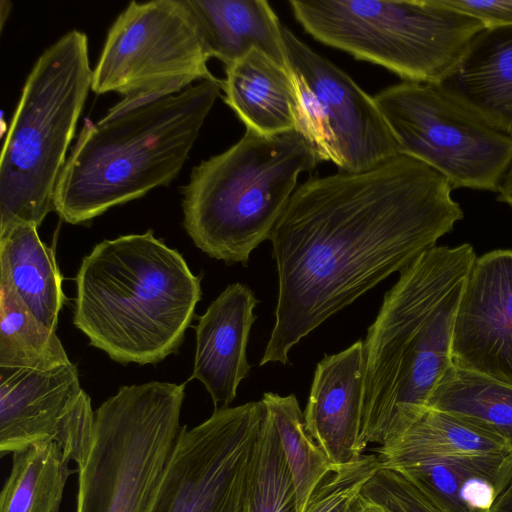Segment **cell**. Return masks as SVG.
I'll list each match as a JSON object with an SVG mask.
<instances>
[{
  "label": "cell",
  "instance_id": "14",
  "mask_svg": "<svg viewBox=\"0 0 512 512\" xmlns=\"http://www.w3.org/2000/svg\"><path fill=\"white\" fill-rule=\"evenodd\" d=\"M453 366L512 386V250L476 257L457 308Z\"/></svg>",
  "mask_w": 512,
  "mask_h": 512
},
{
  "label": "cell",
  "instance_id": "33",
  "mask_svg": "<svg viewBox=\"0 0 512 512\" xmlns=\"http://www.w3.org/2000/svg\"><path fill=\"white\" fill-rule=\"evenodd\" d=\"M491 512H512V479L494 502Z\"/></svg>",
  "mask_w": 512,
  "mask_h": 512
},
{
  "label": "cell",
  "instance_id": "9",
  "mask_svg": "<svg viewBox=\"0 0 512 512\" xmlns=\"http://www.w3.org/2000/svg\"><path fill=\"white\" fill-rule=\"evenodd\" d=\"M373 98L400 154L440 173L452 189L497 193L512 160V137L485 123L437 85L402 81Z\"/></svg>",
  "mask_w": 512,
  "mask_h": 512
},
{
  "label": "cell",
  "instance_id": "16",
  "mask_svg": "<svg viewBox=\"0 0 512 512\" xmlns=\"http://www.w3.org/2000/svg\"><path fill=\"white\" fill-rule=\"evenodd\" d=\"M257 304L248 286L231 284L209 305L195 327L191 379L205 386L215 409L229 407L240 382L250 373L246 349Z\"/></svg>",
  "mask_w": 512,
  "mask_h": 512
},
{
  "label": "cell",
  "instance_id": "15",
  "mask_svg": "<svg viewBox=\"0 0 512 512\" xmlns=\"http://www.w3.org/2000/svg\"><path fill=\"white\" fill-rule=\"evenodd\" d=\"M364 370L362 340L326 355L315 369L303 412L305 425L333 465L364 455L360 445Z\"/></svg>",
  "mask_w": 512,
  "mask_h": 512
},
{
  "label": "cell",
  "instance_id": "21",
  "mask_svg": "<svg viewBox=\"0 0 512 512\" xmlns=\"http://www.w3.org/2000/svg\"><path fill=\"white\" fill-rule=\"evenodd\" d=\"M37 228L17 224L0 233V278L39 321L56 330L65 302L62 277L53 249L41 241Z\"/></svg>",
  "mask_w": 512,
  "mask_h": 512
},
{
  "label": "cell",
  "instance_id": "22",
  "mask_svg": "<svg viewBox=\"0 0 512 512\" xmlns=\"http://www.w3.org/2000/svg\"><path fill=\"white\" fill-rule=\"evenodd\" d=\"M374 451L384 468L451 455L512 453L499 438L433 409Z\"/></svg>",
  "mask_w": 512,
  "mask_h": 512
},
{
  "label": "cell",
  "instance_id": "11",
  "mask_svg": "<svg viewBox=\"0 0 512 512\" xmlns=\"http://www.w3.org/2000/svg\"><path fill=\"white\" fill-rule=\"evenodd\" d=\"M266 415L260 400L184 425L151 512H249Z\"/></svg>",
  "mask_w": 512,
  "mask_h": 512
},
{
  "label": "cell",
  "instance_id": "25",
  "mask_svg": "<svg viewBox=\"0 0 512 512\" xmlns=\"http://www.w3.org/2000/svg\"><path fill=\"white\" fill-rule=\"evenodd\" d=\"M71 362L53 330L0 278V367L49 370Z\"/></svg>",
  "mask_w": 512,
  "mask_h": 512
},
{
  "label": "cell",
  "instance_id": "2",
  "mask_svg": "<svg viewBox=\"0 0 512 512\" xmlns=\"http://www.w3.org/2000/svg\"><path fill=\"white\" fill-rule=\"evenodd\" d=\"M475 259L469 243L435 245L400 271L385 294L363 341V451L391 442L416 422L453 366L455 316Z\"/></svg>",
  "mask_w": 512,
  "mask_h": 512
},
{
  "label": "cell",
  "instance_id": "29",
  "mask_svg": "<svg viewBox=\"0 0 512 512\" xmlns=\"http://www.w3.org/2000/svg\"><path fill=\"white\" fill-rule=\"evenodd\" d=\"M362 494L391 512H440L405 477L389 468L380 467Z\"/></svg>",
  "mask_w": 512,
  "mask_h": 512
},
{
  "label": "cell",
  "instance_id": "5",
  "mask_svg": "<svg viewBox=\"0 0 512 512\" xmlns=\"http://www.w3.org/2000/svg\"><path fill=\"white\" fill-rule=\"evenodd\" d=\"M297 130L263 135L246 129L221 154L202 161L183 187L184 227L204 253L247 265L272 231L303 172L319 163Z\"/></svg>",
  "mask_w": 512,
  "mask_h": 512
},
{
  "label": "cell",
  "instance_id": "13",
  "mask_svg": "<svg viewBox=\"0 0 512 512\" xmlns=\"http://www.w3.org/2000/svg\"><path fill=\"white\" fill-rule=\"evenodd\" d=\"M95 412L72 362L49 369L0 367V453L56 444L79 467L93 440Z\"/></svg>",
  "mask_w": 512,
  "mask_h": 512
},
{
  "label": "cell",
  "instance_id": "1",
  "mask_svg": "<svg viewBox=\"0 0 512 512\" xmlns=\"http://www.w3.org/2000/svg\"><path fill=\"white\" fill-rule=\"evenodd\" d=\"M452 190L402 154L297 187L270 236L278 297L259 365L288 364L302 338L435 246L464 217Z\"/></svg>",
  "mask_w": 512,
  "mask_h": 512
},
{
  "label": "cell",
  "instance_id": "20",
  "mask_svg": "<svg viewBox=\"0 0 512 512\" xmlns=\"http://www.w3.org/2000/svg\"><path fill=\"white\" fill-rule=\"evenodd\" d=\"M205 50L225 67L257 49L286 65L282 24L265 0H185Z\"/></svg>",
  "mask_w": 512,
  "mask_h": 512
},
{
  "label": "cell",
  "instance_id": "7",
  "mask_svg": "<svg viewBox=\"0 0 512 512\" xmlns=\"http://www.w3.org/2000/svg\"><path fill=\"white\" fill-rule=\"evenodd\" d=\"M317 41L392 71L403 81L438 85L484 25L441 0L288 2Z\"/></svg>",
  "mask_w": 512,
  "mask_h": 512
},
{
  "label": "cell",
  "instance_id": "18",
  "mask_svg": "<svg viewBox=\"0 0 512 512\" xmlns=\"http://www.w3.org/2000/svg\"><path fill=\"white\" fill-rule=\"evenodd\" d=\"M497 131L512 137V26L483 28L437 85Z\"/></svg>",
  "mask_w": 512,
  "mask_h": 512
},
{
  "label": "cell",
  "instance_id": "31",
  "mask_svg": "<svg viewBox=\"0 0 512 512\" xmlns=\"http://www.w3.org/2000/svg\"><path fill=\"white\" fill-rule=\"evenodd\" d=\"M496 194L498 201L512 207V160L502 177Z\"/></svg>",
  "mask_w": 512,
  "mask_h": 512
},
{
  "label": "cell",
  "instance_id": "26",
  "mask_svg": "<svg viewBox=\"0 0 512 512\" xmlns=\"http://www.w3.org/2000/svg\"><path fill=\"white\" fill-rule=\"evenodd\" d=\"M261 400L279 435L295 484L296 512H301L309 494L333 464L307 431L295 395L266 392Z\"/></svg>",
  "mask_w": 512,
  "mask_h": 512
},
{
  "label": "cell",
  "instance_id": "23",
  "mask_svg": "<svg viewBox=\"0 0 512 512\" xmlns=\"http://www.w3.org/2000/svg\"><path fill=\"white\" fill-rule=\"evenodd\" d=\"M427 409L499 438L512 452L511 385L452 366L432 392Z\"/></svg>",
  "mask_w": 512,
  "mask_h": 512
},
{
  "label": "cell",
  "instance_id": "8",
  "mask_svg": "<svg viewBox=\"0 0 512 512\" xmlns=\"http://www.w3.org/2000/svg\"><path fill=\"white\" fill-rule=\"evenodd\" d=\"M184 398L185 384L152 381L122 386L99 406L75 512H151L184 427Z\"/></svg>",
  "mask_w": 512,
  "mask_h": 512
},
{
  "label": "cell",
  "instance_id": "17",
  "mask_svg": "<svg viewBox=\"0 0 512 512\" xmlns=\"http://www.w3.org/2000/svg\"><path fill=\"white\" fill-rule=\"evenodd\" d=\"M440 512H491L512 479V453L466 454L397 464Z\"/></svg>",
  "mask_w": 512,
  "mask_h": 512
},
{
  "label": "cell",
  "instance_id": "10",
  "mask_svg": "<svg viewBox=\"0 0 512 512\" xmlns=\"http://www.w3.org/2000/svg\"><path fill=\"white\" fill-rule=\"evenodd\" d=\"M185 0L130 2L108 30L91 90L116 92L124 104L178 93L217 79Z\"/></svg>",
  "mask_w": 512,
  "mask_h": 512
},
{
  "label": "cell",
  "instance_id": "34",
  "mask_svg": "<svg viewBox=\"0 0 512 512\" xmlns=\"http://www.w3.org/2000/svg\"><path fill=\"white\" fill-rule=\"evenodd\" d=\"M10 3L8 4L7 7H4V4L3 2L1 1V28L3 27L4 23H5V18L6 16H8L9 14V11H10Z\"/></svg>",
  "mask_w": 512,
  "mask_h": 512
},
{
  "label": "cell",
  "instance_id": "6",
  "mask_svg": "<svg viewBox=\"0 0 512 512\" xmlns=\"http://www.w3.org/2000/svg\"><path fill=\"white\" fill-rule=\"evenodd\" d=\"M85 33L72 30L45 49L30 71L0 159V233L38 227L54 210L66 153L91 90Z\"/></svg>",
  "mask_w": 512,
  "mask_h": 512
},
{
  "label": "cell",
  "instance_id": "32",
  "mask_svg": "<svg viewBox=\"0 0 512 512\" xmlns=\"http://www.w3.org/2000/svg\"><path fill=\"white\" fill-rule=\"evenodd\" d=\"M347 512H391L383 505L364 496L362 493L354 501Z\"/></svg>",
  "mask_w": 512,
  "mask_h": 512
},
{
  "label": "cell",
  "instance_id": "12",
  "mask_svg": "<svg viewBox=\"0 0 512 512\" xmlns=\"http://www.w3.org/2000/svg\"><path fill=\"white\" fill-rule=\"evenodd\" d=\"M282 40L298 97L297 131L312 144L319 161H330L340 171L362 172L400 154L373 97L285 26Z\"/></svg>",
  "mask_w": 512,
  "mask_h": 512
},
{
  "label": "cell",
  "instance_id": "24",
  "mask_svg": "<svg viewBox=\"0 0 512 512\" xmlns=\"http://www.w3.org/2000/svg\"><path fill=\"white\" fill-rule=\"evenodd\" d=\"M69 462L54 443L13 453L0 494V512H58L71 474Z\"/></svg>",
  "mask_w": 512,
  "mask_h": 512
},
{
  "label": "cell",
  "instance_id": "3",
  "mask_svg": "<svg viewBox=\"0 0 512 512\" xmlns=\"http://www.w3.org/2000/svg\"><path fill=\"white\" fill-rule=\"evenodd\" d=\"M222 80L136 104L114 105L93 122L85 119L59 176L54 210L79 224L108 209L167 186L188 159Z\"/></svg>",
  "mask_w": 512,
  "mask_h": 512
},
{
  "label": "cell",
  "instance_id": "19",
  "mask_svg": "<svg viewBox=\"0 0 512 512\" xmlns=\"http://www.w3.org/2000/svg\"><path fill=\"white\" fill-rule=\"evenodd\" d=\"M225 72L224 101L246 129L263 135L298 129V97L287 66L254 49Z\"/></svg>",
  "mask_w": 512,
  "mask_h": 512
},
{
  "label": "cell",
  "instance_id": "27",
  "mask_svg": "<svg viewBox=\"0 0 512 512\" xmlns=\"http://www.w3.org/2000/svg\"><path fill=\"white\" fill-rule=\"evenodd\" d=\"M249 512H296L294 480L268 412Z\"/></svg>",
  "mask_w": 512,
  "mask_h": 512
},
{
  "label": "cell",
  "instance_id": "30",
  "mask_svg": "<svg viewBox=\"0 0 512 512\" xmlns=\"http://www.w3.org/2000/svg\"><path fill=\"white\" fill-rule=\"evenodd\" d=\"M452 9L478 19L485 28L512 26V0H441Z\"/></svg>",
  "mask_w": 512,
  "mask_h": 512
},
{
  "label": "cell",
  "instance_id": "4",
  "mask_svg": "<svg viewBox=\"0 0 512 512\" xmlns=\"http://www.w3.org/2000/svg\"><path fill=\"white\" fill-rule=\"evenodd\" d=\"M200 282L152 230L104 240L78 270L73 323L111 359L155 364L182 344Z\"/></svg>",
  "mask_w": 512,
  "mask_h": 512
},
{
  "label": "cell",
  "instance_id": "28",
  "mask_svg": "<svg viewBox=\"0 0 512 512\" xmlns=\"http://www.w3.org/2000/svg\"><path fill=\"white\" fill-rule=\"evenodd\" d=\"M380 467L376 454L333 465L309 494L301 512H347Z\"/></svg>",
  "mask_w": 512,
  "mask_h": 512
}]
</instances>
